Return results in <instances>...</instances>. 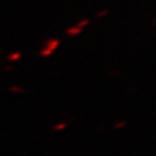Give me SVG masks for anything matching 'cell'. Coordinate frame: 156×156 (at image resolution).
Listing matches in <instances>:
<instances>
[{
  "mask_svg": "<svg viewBox=\"0 0 156 156\" xmlns=\"http://www.w3.org/2000/svg\"><path fill=\"white\" fill-rule=\"evenodd\" d=\"M60 45V39L58 38H49L45 41V45L44 48L49 49L51 51H55L58 49V46Z\"/></svg>",
  "mask_w": 156,
  "mask_h": 156,
  "instance_id": "1",
  "label": "cell"
},
{
  "mask_svg": "<svg viewBox=\"0 0 156 156\" xmlns=\"http://www.w3.org/2000/svg\"><path fill=\"white\" fill-rule=\"evenodd\" d=\"M82 28H79L78 26H74V27H69V28H67L65 30V34H66L67 36H76L79 34L82 33Z\"/></svg>",
  "mask_w": 156,
  "mask_h": 156,
  "instance_id": "2",
  "label": "cell"
},
{
  "mask_svg": "<svg viewBox=\"0 0 156 156\" xmlns=\"http://www.w3.org/2000/svg\"><path fill=\"white\" fill-rule=\"evenodd\" d=\"M21 57H22V53H21V52H14V53H11V55H8V56H7V60H9V62H14V60L20 59Z\"/></svg>",
  "mask_w": 156,
  "mask_h": 156,
  "instance_id": "3",
  "label": "cell"
},
{
  "mask_svg": "<svg viewBox=\"0 0 156 156\" xmlns=\"http://www.w3.org/2000/svg\"><path fill=\"white\" fill-rule=\"evenodd\" d=\"M52 53H53V51L49 50V49H46V48H44L43 50L39 51V56L41 57H48V56H50V55H52Z\"/></svg>",
  "mask_w": 156,
  "mask_h": 156,
  "instance_id": "4",
  "label": "cell"
},
{
  "mask_svg": "<svg viewBox=\"0 0 156 156\" xmlns=\"http://www.w3.org/2000/svg\"><path fill=\"white\" fill-rule=\"evenodd\" d=\"M89 23H90V20H88V19H84V20H82V21H80V22H79L78 24H76V26H78L79 28H82V29H83L84 27H87V26H88Z\"/></svg>",
  "mask_w": 156,
  "mask_h": 156,
  "instance_id": "5",
  "label": "cell"
},
{
  "mask_svg": "<svg viewBox=\"0 0 156 156\" xmlns=\"http://www.w3.org/2000/svg\"><path fill=\"white\" fill-rule=\"evenodd\" d=\"M109 14V11L108 9H103V11H100V12H97L96 13V17H104V16H106Z\"/></svg>",
  "mask_w": 156,
  "mask_h": 156,
  "instance_id": "6",
  "label": "cell"
},
{
  "mask_svg": "<svg viewBox=\"0 0 156 156\" xmlns=\"http://www.w3.org/2000/svg\"><path fill=\"white\" fill-rule=\"evenodd\" d=\"M9 91H13V93H23L24 90H23L21 87H16V86H14V87H11V88H9Z\"/></svg>",
  "mask_w": 156,
  "mask_h": 156,
  "instance_id": "7",
  "label": "cell"
},
{
  "mask_svg": "<svg viewBox=\"0 0 156 156\" xmlns=\"http://www.w3.org/2000/svg\"><path fill=\"white\" fill-rule=\"evenodd\" d=\"M65 127H66V124L62 123V124H58V125H56V126H53V129H55V131H62V129H64Z\"/></svg>",
  "mask_w": 156,
  "mask_h": 156,
  "instance_id": "8",
  "label": "cell"
},
{
  "mask_svg": "<svg viewBox=\"0 0 156 156\" xmlns=\"http://www.w3.org/2000/svg\"><path fill=\"white\" fill-rule=\"evenodd\" d=\"M125 125H126V123H125V122L116 123V124H115V128H120V127H123V126H125Z\"/></svg>",
  "mask_w": 156,
  "mask_h": 156,
  "instance_id": "9",
  "label": "cell"
},
{
  "mask_svg": "<svg viewBox=\"0 0 156 156\" xmlns=\"http://www.w3.org/2000/svg\"><path fill=\"white\" fill-rule=\"evenodd\" d=\"M9 69H12V66H8V67H6V71H9Z\"/></svg>",
  "mask_w": 156,
  "mask_h": 156,
  "instance_id": "10",
  "label": "cell"
}]
</instances>
